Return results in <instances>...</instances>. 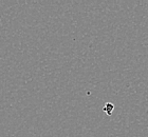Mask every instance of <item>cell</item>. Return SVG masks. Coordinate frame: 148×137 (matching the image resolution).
Masks as SVG:
<instances>
[{"label": "cell", "instance_id": "obj_1", "mask_svg": "<svg viewBox=\"0 0 148 137\" xmlns=\"http://www.w3.org/2000/svg\"><path fill=\"white\" fill-rule=\"evenodd\" d=\"M114 110V104H112L111 102H107V104L104 106V112L107 114V115H111L112 112Z\"/></svg>", "mask_w": 148, "mask_h": 137}]
</instances>
